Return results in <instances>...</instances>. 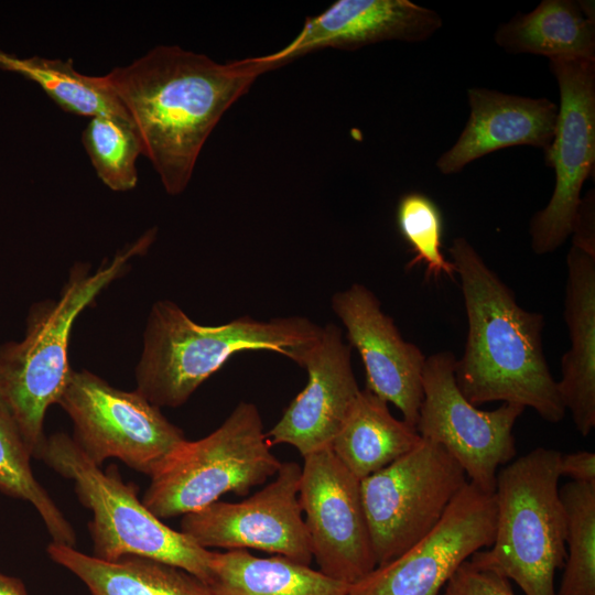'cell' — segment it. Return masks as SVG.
<instances>
[{
    "mask_svg": "<svg viewBox=\"0 0 595 595\" xmlns=\"http://www.w3.org/2000/svg\"><path fill=\"white\" fill-rule=\"evenodd\" d=\"M267 72L258 57L220 64L176 45H159L104 78L165 192L178 195L223 115Z\"/></svg>",
    "mask_w": 595,
    "mask_h": 595,
    "instance_id": "obj_1",
    "label": "cell"
},
{
    "mask_svg": "<svg viewBox=\"0 0 595 595\" xmlns=\"http://www.w3.org/2000/svg\"><path fill=\"white\" fill-rule=\"evenodd\" d=\"M461 279L468 331L455 381L474 405L502 401L558 423L565 413L542 347L544 316L518 305L512 290L463 237L448 249Z\"/></svg>",
    "mask_w": 595,
    "mask_h": 595,
    "instance_id": "obj_2",
    "label": "cell"
},
{
    "mask_svg": "<svg viewBox=\"0 0 595 595\" xmlns=\"http://www.w3.org/2000/svg\"><path fill=\"white\" fill-rule=\"evenodd\" d=\"M154 235L149 230L95 270L76 262L56 300L45 299L30 306L24 337L0 344V403L33 457L46 437L45 413L58 402L73 370L68 344L76 318L128 271L133 258L149 249Z\"/></svg>",
    "mask_w": 595,
    "mask_h": 595,
    "instance_id": "obj_3",
    "label": "cell"
},
{
    "mask_svg": "<svg viewBox=\"0 0 595 595\" xmlns=\"http://www.w3.org/2000/svg\"><path fill=\"white\" fill-rule=\"evenodd\" d=\"M321 334V326L296 315L269 321L246 315L221 325H202L174 302L161 300L147 318L136 390L159 408H177L234 354L274 351L299 365Z\"/></svg>",
    "mask_w": 595,
    "mask_h": 595,
    "instance_id": "obj_4",
    "label": "cell"
},
{
    "mask_svg": "<svg viewBox=\"0 0 595 595\" xmlns=\"http://www.w3.org/2000/svg\"><path fill=\"white\" fill-rule=\"evenodd\" d=\"M560 457L559 451L539 446L497 473L494 541L469 558L513 581L524 595H555V571L566 558Z\"/></svg>",
    "mask_w": 595,
    "mask_h": 595,
    "instance_id": "obj_5",
    "label": "cell"
},
{
    "mask_svg": "<svg viewBox=\"0 0 595 595\" xmlns=\"http://www.w3.org/2000/svg\"><path fill=\"white\" fill-rule=\"evenodd\" d=\"M34 458L72 480L80 504L91 511L88 529L94 556L105 561L148 558L183 569L206 584L212 551L166 526L139 500L134 486L126 484L116 468L102 472L71 435L46 436Z\"/></svg>",
    "mask_w": 595,
    "mask_h": 595,
    "instance_id": "obj_6",
    "label": "cell"
},
{
    "mask_svg": "<svg viewBox=\"0 0 595 595\" xmlns=\"http://www.w3.org/2000/svg\"><path fill=\"white\" fill-rule=\"evenodd\" d=\"M257 405L241 401L210 434L183 441L150 477L142 502L161 520L197 511L228 493L247 495L275 476Z\"/></svg>",
    "mask_w": 595,
    "mask_h": 595,
    "instance_id": "obj_7",
    "label": "cell"
},
{
    "mask_svg": "<svg viewBox=\"0 0 595 595\" xmlns=\"http://www.w3.org/2000/svg\"><path fill=\"white\" fill-rule=\"evenodd\" d=\"M467 482L462 466L441 445L425 439L361 479L377 566L394 560L430 532Z\"/></svg>",
    "mask_w": 595,
    "mask_h": 595,
    "instance_id": "obj_8",
    "label": "cell"
},
{
    "mask_svg": "<svg viewBox=\"0 0 595 595\" xmlns=\"http://www.w3.org/2000/svg\"><path fill=\"white\" fill-rule=\"evenodd\" d=\"M57 404L72 420V439L98 466L117 458L151 477L186 440L136 389H118L86 369L72 370Z\"/></svg>",
    "mask_w": 595,
    "mask_h": 595,
    "instance_id": "obj_9",
    "label": "cell"
},
{
    "mask_svg": "<svg viewBox=\"0 0 595 595\" xmlns=\"http://www.w3.org/2000/svg\"><path fill=\"white\" fill-rule=\"evenodd\" d=\"M455 363L448 350L426 357L415 429L422 439L441 445L469 483L495 493L498 467L516 456L512 430L524 408L502 403L491 411L477 409L456 385Z\"/></svg>",
    "mask_w": 595,
    "mask_h": 595,
    "instance_id": "obj_10",
    "label": "cell"
},
{
    "mask_svg": "<svg viewBox=\"0 0 595 595\" xmlns=\"http://www.w3.org/2000/svg\"><path fill=\"white\" fill-rule=\"evenodd\" d=\"M550 68L560 88V105L544 156L555 171V185L548 205L530 221L537 255L556 250L571 236L583 184L595 164V61L551 60Z\"/></svg>",
    "mask_w": 595,
    "mask_h": 595,
    "instance_id": "obj_11",
    "label": "cell"
},
{
    "mask_svg": "<svg viewBox=\"0 0 595 595\" xmlns=\"http://www.w3.org/2000/svg\"><path fill=\"white\" fill-rule=\"evenodd\" d=\"M496 519L495 493L467 482L430 532L350 584L347 595H440L465 561L491 545Z\"/></svg>",
    "mask_w": 595,
    "mask_h": 595,
    "instance_id": "obj_12",
    "label": "cell"
},
{
    "mask_svg": "<svg viewBox=\"0 0 595 595\" xmlns=\"http://www.w3.org/2000/svg\"><path fill=\"white\" fill-rule=\"evenodd\" d=\"M299 500L318 571L354 584L376 566L360 480L331 448L306 455Z\"/></svg>",
    "mask_w": 595,
    "mask_h": 595,
    "instance_id": "obj_13",
    "label": "cell"
},
{
    "mask_svg": "<svg viewBox=\"0 0 595 595\" xmlns=\"http://www.w3.org/2000/svg\"><path fill=\"white\" fill-rule=\"evenodd\" d=\"M302 466L282 463L275 478L238 502L216 501L182 516L181 532L204 549H256L310 565L312 550L299 500Z\"/></svg>",
    "mask_w": 595,
    "mask_h": 595,
    "instance_id": "obj_14",
    "label": "cell"
},
{
    "mask_svg": "<svg viewBox=\"0 0 595 595\" xmlns=\"http://www.w3.org/2000/svg\"><path fill=\"white\" fill-rule=\"evenodd\" d=\"M332 310L342 321L349 346L359 353L369 391L394 404L403 421L416 426L423 398L425 355L402 338L393 320L382 312L375 293L360 283L336 292Z\"/></svg>",
    "mask_w": 595,
    "mask_h": 595,
    "instance_id": "obj_15",
    "label": "cell"
},
{
    "mask_svg": "<svg viewBox=\"0 0 595 595\" xmlns=\"http://www.w3.org/2000/svg\"><path fill=\"white\" fill-rule=\"evenodd\" d=\"M307 383L267 432L272 445L289 444L304 457L331 448L360 389L351 348L335 324L322 327L318 340L301 357Z\"/></svg>",
    "mask_w": 595,
    "mask_h": 595,
    "instance_id": "obj_16",
    "label": "cell"
},
{
    "mask_svg": "<svg viewBox=\"0 0 595 595\" xmlns=\"http://www.w3.org/2000/svg\"><path fill=\"white\" fill-rule=\"evenodd\" d=\"M442 24L435 11L409 0H338L306 18L286 46L259 60L272 71L327 47L357 50L385 41L423 42Z\"/></svg>",
    "mask_w": 595,
    "mask_h": 595,
    "instance_id": "obj_17",
    "label": "cell"
},
{
    "mask_svg": "<svg viewBox=\"0 0 595 595\" xmlns=\"http://www.w3.org/2000/svg\"><path fill=\"white\" fill-rule=\"evenodd\" d=\"M467 98L470 113L466 126L436 161L442 174L458 173L500 149L531 145L545 151L551 144L559 111L552 100L476 87L467 90Z\"/></svg>",
    "mask_w": 595,
    "mask_h": 595,
    "instance_id": "obj_18",
    "label": "cell"
},
{
    "mask_svg": "<svg viewBox=\"0 0 595 595\" xmlns=\"http://www.w3.org/2000/svg\"><path fill=\"white\" fill-rule=\"evenodd\" d=\"M564 320L571 346L561 359L558 388L576 430L588 435L595 426V257L571 247Z\"/></svg>",
    "mask_w": 595,
    "mask_h": 595,
    "instance_id": "obj_19",
    "label": "cell"
},
{
    "mask_svg": "<svg viewBox=\"0 0 595 595\" xmlns=\"http://www.w3.org/2000/svg\"><path fill=\"white\" fill-rule=\"evenodd\" d=\"M495 42L509 53L551 60L595 61L593 1L543 0L532 11L500 24Z\"/></svg>",
    "mask_w": 595,
    "mask_h": 595,
    "instance_id": "obj_20",
    "label": "cell"
},
{
    "mask_svg": "<svg viewBox=\"0 0 595 595\" xmlns=\"http://www.w3.org/2000/svg\"><path fill=\"white\" fill-rule=\"evenodd\" d=\"M47 554L87 587L90 595H213L205 583L177 566L128 555L105 561L51 542Z\"/></svg>",
    "mask_w": 595,
    "mask_h": 595,
    "instance_id": "obj_21",
    "label": "cell"
},
{
    "mask_svg": "<svg viewBox=\"0 0 595 595\" xmlns=\"http://www.w3.org/2000/svg\"><path fill=\"white\" fill-rule=\"evenodd\" d=\"M206 585L213 595H347L349 588L310 565L247 550L212 551Z\"/></svg>",
    "mask_w": 595,
    "mask_h": 595,
    "instance_id": "obj_22",
    "label": "cell"
},
{
    "mask_svg": "<svg viewBox=\"0 0 595 595\" xmlns=\"http://www.w3.org/2000/svg\"><path fill=\"white\" fill-rule=\"evenodd\" d=\"M421 439L414 426L391 414L388 402L365 388L331 450L361 480L410 452Z\"/></svg>",
    "mask_w": 595,
    "mask_h": 595,
    "instance_id": "obj_23",
    "label": "cell"
},
{
    "mask_svg": "<svg viewBox=\"0 0 595 595\" xmlns=\"http://www.w3.org/2000/svg\"><path fill=\"white\" fill-rule=\"evenodd\" d=\"M0 69L20 74L36 83L64 111L131 120L104 76L77 72L72 58L20 57L0 48Z\"/></svg>",
    "mask_w": 595,
    "mask_h": 595,
    "instance_id": "obj_24",
    "label": "cell"
},
{
    "mask_svg": "<svg viewBox=\"0 0 595 595\" xmlns=\"http://www.w3.org/2000/svg\"><path fill=\"white\" fill-rule=\"evenodd\" d=\"M33 458L18 428L0 403V491L31 504L43 520L53 543L75 547L76 532L35 478Z\"/></svg>",
    "mask_w": 595,
    "mask_h": 595,
    "instance_id": "obj_25",
    "label": "cell"
},
{
    "mask_svg": "<svg viewBox=\"0 0 595 595\" xmlns=\"http://www.w3.org/2000/svg\"><path fill=\"white\" fill-rule=\"evenodd\" d=\"M559 493L567 551L555 595H595V484L572 480Z\"/></svg>",
    "mask_w": 595,
    "mask_h": 595,
    "instance_id": "obj_26",
    "label": "cell"
},
{
    "mask_svg": "<svg viewBox=\"0 0 595 595\" xmlns=\"http://www.w3.org/2000/svg\"><path fill=\"white\" fill-rule=\"evenodd\" d=\"M82 141L97 176L108 188L126 192L136 187L142 144L131 120L117 116L91 117Z\"/></svg>",
    "mask_w": 595,
    "mask_h": 595,
    "instance_id": "obj_27",
    "label": "cell"
},
{
    "mask_svg": "<svg viewBox=\"0 0 595 595\" xmlns=\"http://www.w3.org/2000/svg\"><path fill=\"white\" fill-rule=\"evenodd\" d=\"M397 221L401 235L415 255L407 268L424 263L426 278L446 275L454 279L455 267L441 249L443 225L435 203L420 193L405 194L398 204Z\"/></svg>",
    "mask_w": 595,
    "mask_h": 595,
    "instance_id": "obj_28",
    "label": "cell"
},
{
    "mask_svg": "<svg viewBox=\"0 0 595 595\" xmlns=\"http://www.w3.org/2000/svg\"><path fill=\"white\" fill-rule=\"evenodd\" d=\"M440 595H515L506 577L465 561L451 576Z\"/></svg>",
    "mask_w": 595,
    "mask_h": 595,
    "instance_id": "obj_29",
    "label": "cell"
},
{
    "mask_svg": "<svg viewBox=\"0 0 595 595\" xmlns=\"http://www.w3.org/2000/svg\"><path fill=\"white\" fill-rule=\"evenodd\" d=\"M571 235L573 247L595 257V198L593 190L581 198Z\"/></svg>",
    "mask_w": 595,
    "mask_h": 595,
    "instance_id": "obj_30",
    "label": "cell"
},
{
    "mask_svg": "<svg viewBox=\"0 0 595 595\" xmlns=\"http://www.w3.org/2000/svg\"><path fill=\"white\" fill-rule=\"evenodd\" d=\"M559 468L561 476L570 477L573 482L595 484L594 452L561 453Z\"/></svg>",
    "mask_w": 595,
    "mask_h": 595,
    "instance_id": "obj_31",
    "label": "cell"
},
{
    "mask_svg": "<svg viewBox=\"0 0 595 595\" xmlns=\"http://www.w3.org/2000/svg\"><path fill=\"white\" fill-rule=\"evenodd\" d=\"M0 595H28L23 582L0 572Z\"/></svg>",
    "mask_w": 595,
    "mask_h": 595,
    "instance_id": "obj_32",
    "label": "cell"
}]
</instances>
